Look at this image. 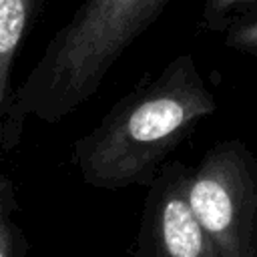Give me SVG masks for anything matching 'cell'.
<instances>
[{"mask_svg":"<svg viewBox=\"0 0 257 257\" xmlns=\"http://www.w3.org/2000/svg\"><path fill=\"white\" fill-rule=\"evenodd\" d=\"M189 171L181 161H171L149 185L145 237L153 245V257H219L189 205Z\"/></svg>","mask_w":257,"mask_h":257,"instance_id":"cell-4","label":"cell"},{"mask_svg":"<svg viewBox=\"0 0 257 257\" xmlns=\"http://www.w3.org/2000/svg\"><path fill=\"white\" fill-rule=\"evenodd\" d=\"M50 0H0V153L12 151L24 133L26 116L14 88L16 54Z\"/></svg>","mask_w":257,"mask_h":257,"instance_id":"cell-5","label":"cell"},{"mask_svg":"<svg viewBox=\"0 0 257 257\" xmlns=\"http://www.w3.org/2000/svg\"><path fill=\"white\" fill-rule=\"evenodd\" d=\"M217 106V96L193 54H177L74 141L72 163L82 181L96 189L149 187L169 163V155L215 114Z\"/></svg>","mask_w":257,"mask_h":257,"instance_id":"cell-1","label":"cell"},{"mask_svg":"<svg viewBox=\"0 0 257 257\" xmlns=\"http://www.w3.org/2000/svg\"><path fill=\"white\" fill-rule=\"evenodd\" d=\"M18 203L16 189L8 175L0 173V257H22L24 239L14 221Z\"/></svg>","mask_w":257,"mask_h":257,"instance_id":"cell-7","label":"cell"},{"mask_svg":"<svg viewBox=\"0 0 257 257\" xmlns=\"http://www.w3.org/2000/svg\"><path fill=\"white\" fill-rule=\"evenodd\" d=\"M223 44L229 50L257 60V18L231 26L223 34Z\"/></svg>","mask_w":257,"mask_h":257,"instance_id":"cell-8","label":"cell"},{"mask_svg":"<svg viewBox=\"0 0 257 257\" xmlns=\"http://www.w3.org/2000/svg\"><path fill=\"white\" fill-rule=\"evenodd\" d=\"M257 18V0H203L201 26L225 34L231 26Z\"/></svg>","mask_w":257,"mask_h":257,"instance_id":"cell-6","label":"cell"},{"mask_svg":"<svg viewBox=\"0 0 257 257\" xmlns=\"http://www.w3.org/2000/svg\"><path fill=\"white\" fill-rule=\"evenodd\" d=\"M187 199L219 257H257V159L241 139L215 143L191 167Z\"/></svg>","mask_w":257,"mask_h":257,"instance_id":"cell-3","label":"cell"},{"mask_svg":"<svg viewBox=\"0 0 257 257\" xmlns=\"http://www.w3.org/2000/svg\"><path fill=\"white\" fill-rule=\"evenodd\" d=\"M173 0H84L20 82L26 118L56 124L88 102L131 44Z\"/></svg>","mask_w":257,"mask_h":257,"instance_id":"cell-2","label":"cell"}]
</instances>
